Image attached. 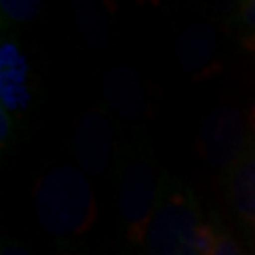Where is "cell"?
Instances as JSON below:
<instances>
[{"instance_id": "obj_2", "label": "cell", "mask_w": 255, "mask_h": 255, "mask_svg": "<svg viewBox=\"0 0 255 255\" xmlns=\"http://www.w3.org/2000/svg\"><path fill=\"white\" fill-rule=\"evenodd\" d=\"M214 238L216 225L202 219L189 189L163 191L146 237L147 255H206Z\"/></svg>"}, {"instance_id": "obj_5", "label": "cell", "mask_w": 255, "mask_h": 255, "mask_svg": "<svg viewBox=\"0 0 255 255\" xmlns=\"http://www.w3.org/2000/svg\"><path fill=\"white\" fill-rule=\"evenodd\" d=\"M114 134L106 116L99 110L83 114L76 127V155L89 174H101L110 163Z\"/></svg>"}, {"instance_id": "obj_4", "label": "cell", "mask_w": 255, "mask_h": 255, "mask_svg": "<svg viewBox=\"0 0 255 255\" xmlns=\"http://www.w3.org/2000/svg\"><path fill=\"white\" fill-rule=\"evenodd\" d=\"M246 127L235 108L219 106L204 119L201 130V151L216 168L233 170L248 147Z\"/></svg>"}, {"instance_id": "obj_11", "label": "cell", "mask_w": 255, "mask_h": 255, "mask_svg": "<svg viewBox=\"0 0 255 255\" xmlns=\"http://www.w3.org/2000/svg\"><path fill=\"white\" fill-rule=\"evenodd\" d=\"M250 123H252V130H254V140H255V104L252 108V114H250Z\"/></svg>"}, {"instance_id": "obj_9", "label": "cell", "mask_w": 255, "mask_h": 255, "mask_svg": "<svg viewBox=\"0 0 255 255\" xmlns=\"http://www.w3.org/2000/svg\"><path fill=\"white\" fill-rule=\"evenodd\" d=\"M2 255H28V252L15 242H6L2 248Z\"/></svg>"}, {"instance_id": "obj_1", "label": "cell", "mask_w": 255, "mask_h": 255, "mask_svg": "<svg viewBox=\"0 0 255 255\" xmlns=\"http://www.w3.org/2000/svg\"><path fill=\"white\" fill-rule=\"evenodd\" d=\"M36 214L49 235L80 237L97 219V202L85 174L72 166H57L44 174L34 191Z\"/></svg>"}, {"instance_id": "obj_8", "label": "cell", "mask_w": 255, "mask_h": 255, "mask_svg": "<svg viewBox=\"0 0 255 255\" xmlns=\"http://www.w3.org/2000/svg\"><path fill=\"white\" fill-rule=\"evenodd\" d=\"M235 23L244 32V36L255 34V0H246L240 4L235 13Z\"/></svg>"}, {"instance_id": "obj_7", "label": "cell", "mask_w": 255, "mask_h": 255, "mask_svg": "<svg viewBox=\"0 0 255 255\" xmlns=\"http://www.w3.org/2000/svg\"><path fill=\"white\" fill-rule=\"evenodd\" d=\"M214 225H216V238H214V244L206 255H244L238 242L231 237L227 229L219 225L218 221H214Z\"/></svg>"}, {"instance_id": "obj_3", "label": "cell", "mask_w": 255, "mask_h": 255, "mask_svg": "<svg viewBox=\"0 0 255 255\" xmlns=\"http://www.w3.org/2000/svg\"><path fill=\"white\" fill-rule=\"evenodd\" d=\"M157 204L159 189L155 183L153 168L144 159L132 161L119 185V212L132 244L146 242Z\"/></svg>"}, {"instance_id": "obj_6", "label": "cell", "mask_w": 255, "mask_h": 255, "mask_svg": "<svg viewBox=\"0 0 255 255\" xmlns=\"http://www.w3.org/2000/svg\"><path fill=\"white\" fill-rule=\"evenodd\" d=\"M229 189L233 206L242 223L255 233V140L248 142L242 157L238 159L229 176Z\"/></svg>"}, {"instance_id": "obj_10", "label": "cell", "mask_w": 255, "mask_h": 255, "mask_svg": "<svg viewBox=\"0 0 255 255\" xmlns=\"http://www.w3.org/2000/svg\"><path fill=\"white\" fill-rule=\"evenodd\" d=\"M242 46L246 47L250 53H255V34H250V36H242Z\"/></svg>"}]
</instances>
